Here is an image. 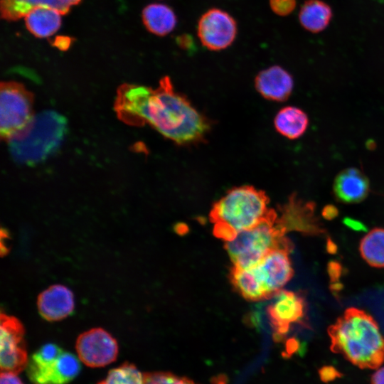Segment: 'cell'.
<instances>
[{"label": "cell", "mask_w": 384, "mask_h": 384, "mask_svg": "<svg viewBox=\"0 0 384 384\" xmlns=\"http://www.w3.org/2000/svg\"><path fill=\"white\" fill-rule=\"evenodd\" d=\"M114 110L125 123L149 124L164 137L181 145L202 141L210 128L206 118L189 101L176 92L170 78L164 77L159 86L122 85Z\"/></svg>", "instance_id": "obj_1"}, {"label": "cell", "mask_w": 384, "mask_h": 384, "mask_svg": "<svg viewBox=\"0 0 384 384\" xmlns=\"http://www.w3.org/2000/svg\"><path fill=\"white\" fill-rule=\"evenodd\" d=\"M331 351L362 369H375L384 362V337L374 319L351 307L328 329Z\"/></svg>", "instance_id": "obj_2"}, {"label": "cell", "mask_w": 384, "mask_h": 384, "mask_svg": "<svg viewBox=\"0 0 384 384\" xmlns=\"http://www.w3.org/2000/svg\"><path fill=\"white\" fill-rule=\"evenodd\" d=\"M269 202L263 191L251 186L230 190L210 210L214 235L225 242L233 240L238 233L254 227L267 215Z\"/></svg>", "instance_id": "obj_3"}, {"label": "cell", "mask_w": 384, "mask_h": 384, "mask_svg": "<svg viewBox=\"0 0 384 384\" xmlns=\"http://www.w3.org/2000/svg\"><path fill=\"white\" fill-rule=\"evenodd\" d=\"M66 129V119L55 111L46 110L34 115L8 140L13 159L25 164L46 159L60 146Z\"/></svg>", "instance_id": "obj_4"}, {"label": "cell", "mask_w": 384, "mask_h": 384, "mask_svg": "<svg viewBox=\"0 0 384 384\" xmlns=\"http://www.w3.org/2000/svg\"><path fill=\"white\" fill-rule=\"evenodd\" d=\"M278 214L270 208L267 215L254 227L238 233L225 242L233 266L246 269L257 265L269 252L283 246L293 245L284 236L286 232L277 223Z\"/></svg>", "instance_id": "obj_5"}, {"label": "cell", "mask_w": 384, "mask_h": 384, "mask_svg": "<svg viewBox=\"0 0 384 384\" xmlns=\"http://www.w3.org/2000/svg\"><path fill=\"white\" fill-rule=\"evenodd\" d=\"M33 95L16 82H3L0 90V133L9 140L33 118Z\"/></svg>", "instance_id": "obj_6"}, {"label": "cell", "mask_w": 384, "mask_h": 384, "mask_svg": "<svg viewBox=\"0 0 384 384\" xmlns=\"http://www.w3.org/2000/svg\"><path fill=\"white\" fill-rule=\"evenodd\" d=\"M293 245L277 247L251 268L265 299L273 298L292 279L294 270L289 258Z\"/></svg>", "instance_id": "obj_7"}, {"label": "cell", "mask_w": 384, "mask_h": 384, "mask_svg": "<svg viewBox=\"0 0 384 384\" xmlns=\"http://www.w3.org/2000/svg\"><path fill=\"white\" fill-rule=\"evenodd\" d=\"M0 324L1 371L18 374L28 362L23 326L17 318L3 312Z\"/></svg>", "instance_id": "obj_8"}, {"label": "cell", "mask_w": 384, "mask_h": 384, "mask_svg": "<svg viewBox=\"0 0 384 384\" xmlns=\"http://www.w3.org/2000/svg\"><path fill=\"white\" fill-rule=\"evenodd\" d=\"M75 348L80 361L90 368L113 363L119 353L117 340L102 328L91 329L79 335Z\"/></svg>", "instance_id": "obj_9"}, {"label": "cell", "mask_w": 384, "mask_h": 384, "mask_svg": "<svg viewBox=\"0 0 384 384\" xmlns=\"http://www.w3.org/2000/svg\"><path fill=\"white\" fill-rule=\"evenodd\" d=\"M28 378L34 384H68L79 374L81 364L78 357L63 351L56 359L41 361L28 359Z\"/></svg>", "instance_id": "obj_10"}, {"label": "cell", "mask_w": 384, "mask_h": 384, "mask_svg": "<svg viewBox=\"0 0 384 384\" xmlns=\"http://www.w3.org/2000/svg\"><path fill=\"white\" fill-rule=\"evenodd\" d=\"M237 34L235 19L219 9H211L204 13L198 24V36L205 47L220 50L230 46Z\"/></svg>", "instance_id": "obj_11"}, {"label": "cell", "mask_w": 384, "mask_h": 384, "mask_svg": "<svg viewBox=\"0 0 384 384\" xmlns=\"http://www.w3.org/2000/svg\"><path fill=\"white\" fill-rule=\"evenodd\" d=\"M267 307V314L275 336L282 338L292 325L302 322L306 312L304 297L297 292L283 290L273 297Z\"/></svg>", "instance_id": "obj_12"}, {"label": "cell", "mask_w": 384, "mask_h": 384, "mask_svg": "<svg viewBox=\"0 0 384 384\" xmlns=\"http://www.w3.org/2000/svg\"><path fill=\"white\" fill-rule=\"evenodd\" d=\"M316 205L312 201H304L292 194L287 202L279 206L280 216L277 223L287 233L297 230L306 235H319L324 229L315 215Z\"/></svg>", "instance_id": "obj_13"}, {"label": "cell", "mask_w": 384, "mask_h": 384, "mask_svg": "<svg viewBox=\"0 0 384 384\" xmlns=\"http://www.w3.org/2000/svg\"><path fill=\"white\" fill-rule=\"evenodd\" d=\"M37 306L41 317L48 321H58L71 315L75 309L72 291L62 284H54L38 297Z\"/></svg>", "instance_id": "obj_14"}, {"label": "cell", "mask_w": 384, "mask_h": 384, "mask_svg": "<svg viewBox=\"0 0 384 384\" xmlns=\"http://www.w3.org/2000/svg\"><path fill=\"white\" fill-rule=\"evenodd\" d=\"M293 86L292 75L278 65L262 70L255 78L257 90L270 100L282 102L287 100Z\"/></svg>", "instance_id": "obj_15"}, {"label": "cell", "mask_w": 384, "mask_h": 384, "mask_svg": "<svg viewBox=\"0 0 384 384\" xmlns=\"http://www.w3.org/2000/svg\"><path fill=\"white\" fill-rule=\"evenodd\" d=\"M333 190L338 201L357 203L367 197L370 190L369 180L358 169L348 168L336 176Z\"/></svg>", "instance_id": "obj_16"}, {"label": "cell", "mask_w": 384, "mask_h": 384, "mask_svg": "<svg viewBox=\"0 0 384 384\" xmlns=\"http://www.w3.org/2000/svg\"><path fill=\"white\" fill-rule=\"evenodd\" d=\"M80 1L81 0H0L1 17L9 21H16L37 8L53 9L63 15Z\"/></svg>", "instance_id": "obj_17"}, {"label": "cell", "mask_w": 384, "mask_h": 384, "mask_svg": "<svg viewBox=\"0 0 384 384\" xmlns=\"http://www.w3.org/2000/svg\"><path fill=\"white\" fill-rule=\"evenodd\" d=\"M274 127L282 136L295 139L302 137L309 125L306 114L301 109L287 106L281 109L274 117Z\"/></svg>", "instance_id": "obj_18"}, {"label": "cell", "mask_w": 384, "mask_h": 384, "mask_svg": "<svg viewBox=\"0 0 384 384\" xmlns=\"http://www.w3.org/2000/svg\"><path fill=\"white\" fill-rule=\"evenodd\" d=\"M331 18V6L321 0L306 1L299 13V20L302 27L314 33L324 31Z\"/></svg>", "instance_id": "obj_19"}, {"label": "cell", "mask_w": 384, "mask_h": 384, "mask_svg": "<svg viewBox=\"0 0 384 384\" xmlns=\"http://www.w3.org/2000/svg\"><path fill=\"white\" fill-rule=\"evenodd\" d=\"M144 26L151 33L164 36L171 32L176 25V16L173 10L166 5L151 4L142 11Z\"/></svg>", "instance_id": "obj_20"}, {"label": "cell", "mask_w": 384, "mask_h": 384, "mask_svg": "<svg viewBox=\"0 0 384 384\" xmlns=\"http://www.w3.org/2000/svg\"><path fill=\"white\" fill-rule=\"evenodd\" d=\"M61 14L53 9L37 8L25 16L28 30L38 38H46L54 34L61 24Z\"/></svg>", "instance_id": "obj_21"}, {"label": "cell", "mask_w": 384, "mask_h": 384, "mask_svg": "<svg viewBox=\"0 0 384 384\" xmlns=\"http://www.w3.org/2000/svg\"><path fill=\"white\" fill-rule=\"evenodd\" d=\"M229 278L234 289L246 300L258 302L265 299L251 268L242 269L233 266Z\"/></svg>", "instance_id": "obj_22"}, {"label": "cell", "mask_w": 384, "mask_h": 384, "mask_svg": "<svg viewBox=\"0 0 384 384\" xmlns=\"http://www.w3.org/2000/svg\"><path fill=\"white\" fill-rule=\"evenodd\" d=\"M359 251L363 260L374 267H384V228H375L360 242Z\"/></svg>", "instance_id": "obj_23"}, {"label": "cell", "mask_w": 384, "mask_h": 384, "mask_svg": "<svg viewBox=\"0 0 384 384\" xmlns=\"http://www.w3.org/2000/svg\"><path fill=\"white\" fill-rule=\"evenodd\" d=\"M97 384H144V373L133 363L125 362L111 369Z\"/></svg>", "instance_id": "obj_24"}, {"label": "cell", "mask_w": 384, "mask_h": 384, "mask_svg": "<svg viewBox=\"0 0 384 384\" xmlns=\"http://www.w3.org/2000/svg\"><path fill=\"white\" fill-rule=\"evenodd\" d=\"M144 384H197L194 381L169 372L144 373Z\"/></svg>", "instance_id": "obj_25"}, {"label": "cell", "mask_w": 384, "mask_h": 384, "mask_svg": "<svg viewBox=\"0 0 384 384\" xmlns=\"http://www.w3.org/2000/svg\"><path fill=\"white\" fill-rule=\"evenodd\" d=\"M296 4V0H270L272 11L281 16L291 14L294 10Z\"/></svg>", "instance_id": "obj_26"}, {"label": "cell", "mask_w": 384, "mask_h": 384, "mask_svg": "<svg viewBox=\"0 0 384 384\" xmlns=\"http://www.w3.org/2000/svg\"><path fill=\"white\" fill-rule=\"evenodd\" d=\"M0 384H23L16 373L2 372L0 376Z\"/></svg>", "instance_id": "obj_27"}, {"label": "cell", "mask_w": 384, "mask_h": 384, "mask_svg": "<svg viewBox=\"0 0 384 384\" xmlns=\"http://www.w3.org/2000/svg\"><path fill=\"white\" fill-rule=\"evenodd\" d=\"M321 214L326 220H332L338 215V210L337 208L332 204L326 205L324 207Z\"/></svg>", "instance_id": "obj_28"}, {"label": "cell", "mask_w": 384, "mask_h": 384, "mask_svg": "<svg viewBox=\"0 0 384 384\" xmlns=\"http://www.w3.org/2000/svg\"><path fill=\"white\" fill-rule=\"evenodd\" d=\"M343 223L353 230L358 231H366V227L361 222L350 218H345Z\"/></svg>", "instance_id": "obj_29"}, {"label": "cell", "mask_w": 384, "mask_h": 384, "mask_svg": "<svg viewBox=\"0 0 384 384\" xmlns=\"http://www.w3.org/2000/svg\"><path fill=\"white\" fill-rule=\"evenodd\" d=\"M70 41L69 37L60 36L55 38L53 45L60 50H66L68 48Z\"/></svg>", "instance_id": "obj_30"}, {"label": "cell", "mask_w": 384, "mask_h": 384, "mask_svg": "<svg viewBox=\"0 0 384 384\" xmlns=\"http://www.w3.org/2000/svg\"><path fill=\"white\" fill-rule=\"evenodd\" d=\"M370 384H384V367L379 368L373 374Z\"/></svg>", "instance_id": "obj_31"}]
</instances>
